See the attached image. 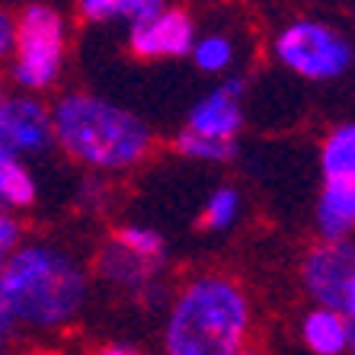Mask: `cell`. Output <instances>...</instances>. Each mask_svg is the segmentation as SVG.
I'll use <instances>...</instances> for the list:
<instances>
[{
	"label": "cell",
	"mask_w": 355,
	"mask_h": 355,
	"mask_svg": "<svg viewBox=\"0 0 355 355\" xmlns=\"http://www.w3.org/2000/svg\"><path fill=\"white\" fill-rule=\"evenodd\" d=\"M55 144V112L39 96H3L0 103V157H45Z\"/></svg>",
	"instance_id": "8992f818"
},
{
	"label": "cell",
	"mask_w": 355,
	"mask_h": 355,
	"mask_svg": "<svg viewBox=\"0 0 355 355\" xmlns=\"http://www.w3.org/2000/svg\"><path fill=\"white\" fill-rule=\"evenodd\" d=\"M243 93H247L243 77H224L205 99H198L192 106L186 128L202 138L237 144V135L243 132V106H240Z\"/></svg>",
	"instance_id": "30bf717a"
},
{
	"label": "cell",
	"mask_w": 355,
	"mask_h": 355,
	"mask_svg": "<svg viewBox=\"0 0 355 355\" xmlns=\"http://www.w3.org/2000/svg\"><path fill=\"white\" fill-rule=\"evenodd\" d=\"M67 23L51 3H23L17 17V51L10 58V80L26 93L55 87L64 67Z\"/></svg>",
	"instance_id": "277c9868"
},
{
	"label": "cell",
	"mask_w": 355,
	"mask_h": 355,
	"mask_svg": "<svg viewBox=\"0 0 355 355\" xmlns=\"http://www.w3.org/2000/svg\"><path fill=\"white\" fill-rule=\"evenodd\" d=\"M272 58L304 80H336L352 67L355 49L336 26L323 19H291L272 39Z\"/></svg>",
	"instance_id": "5b68a950"
},
{
	"label": "cell",
	"mask_w": 355,
	"mask_h": 355,
	"mask_svg": "<svg viewBox=\"0 0 355 355\" xmlns=\"http://www.w3.org/2000/svg\"><path fill=\"white\" fill-rule=\"evenodd\" d=\"M23 243H26L23 224L17 221V215H13V211H0V253H3V259L13 257Z\"/></svg>",
	"instance_id": "ffe728a7"
},
{
	"label": "cell",
	"mask_w": 355,
	"mask_h": 355,
	"mask_svg": "<svg viewBox=\"0 0 355 355\" xmlns=\"http://www.w3.org/2000/svg\"><path fill=\"white\" fill-rule=\"evenodd\" d=\"M355 279V240L314 243L301 259V288L314 307L343 311L346 291Z\"/></svg>",
	"instance_id": "52a82bcc"
},
{
	"label": "cell",
	"mask_w": 355,
	"mask_h": 355,
	"mask_svg": "<svg viewBox=\"0 0 355 355\" xmlns=\"http://www.w3.org/2000/svg\"><path fill=\"white\" fill-rule=\"evenodd\" d=\"M164 7L160 0H80L77 3V17L83 23H122L135 26L141 19L154 17L157 10Z\"/></svg>",
	"instance_id": "5bb4252c"
},
{
	"label": "cell",
	"mask_w": 355,
	"mask_h": 355,
	"mask_svg": "<svg viewBox=\"0 0 355 355\" xmlns=\"http://www.w3.org/2000/svg\"><path fill=\"white\" fill-rule=\"evenodd\" d=\"M301 343L307 346V352L314 355H349V333L352 323L343 311L333 307H311L301 323H297Z\"/></svg>",
	"instance_id": "7c38bea8"
},
{
	"label": "cell",
	"mask_w": 355,
	"mask_h": 355,
	"mask_svg": "<svg viewBox=\"0 0 355 355\" xmlns=\"http://www.w3.org/2000/svg\"><path fill=\"white\" fill-rule=\"evenodd\" d=\"M323 182H355V122H343L327 132L320 144Z\"/></svg>",
	"instance_id": "4fadbf2b"
},
{
	"label": "cell",
	"mask_w": 355,
	"mask_h": 355,
	"mask_svg": "<svg viewBox=\"0 0 355 355\" xmlns=\"http://www.w3.org/2000/svg\"><path fill=\"white\" fill-rule=\"evenodd\" d=\"M112 237H116L119 243H125L128 250L141 253V257L164 259L166 263V243H164V237H160L154 227H144V224H122V227L112 231Z\"/></svg>",
	"instance_id": "d6986e66"
},
{
	"label": "cell",
	"mask_w": 355,
	"mask_h": 355,
	"mask_svg": "<svg viewBox=\"0 0 355 355\" xmlns=\"http://www.w3.org/2000/svg\"><path fill=\"white\" fill-rule=\"evenodd\" d=\"M55 144L96 173H125L154 150L150 125L132 109L96 93H67L55 106Z\"/></svg>",
	"instance_id": "3957f363"
},
{
	"label": "cell",
	"mask_w": 355,
	"mask_h": 355,
	"mask_svg": "<svg viewBox=\"0 0 355 355\" xmlns=\"http://www.w3.org/2000/svg\"><path fill=\"white\" fill-rule=\"evenodd\" d=\"M349 355H355V323H352V333H349Z\"/></svg>",
	"instance_id": "cb8c5ba5"
},
{
	"label": "cell",
	"mask_w": 355,
	"mask_h": 355,
	"mask_svg": "<svg viewBox=\"0 0 355 355\" xmlns=\"http://www.w3.org/2000/svg\"><path fill=\"white\" fill-rule=\"evenodd\" d=\"M0 51L7 58H13V51H17V17L10 10L0 13Z\"/></svg>",
	"instance_id": "44dd1931"
},
{
	"label": "cell",
	"mask_w": 355,
	"mask_h": 355,
	"mask_svg": "<svg viewBox=\"0 0 355 355\" xmlns=\"http://www.w3.org/2000/svg\"><path fill=\"white\" fill-rule=\"evenodd\" d=\"M253 307L240 282L221 272L186 279L170 297L164 355H243L250 349Z\"/></svg>",
	"instance_id": "7a4b0ae2"
},
{
	"label": "cell",
	"mask_w": 355,
	"mask_h": 355,
	"mask_svg": "<svg viewBox=\"0 0 355 355\" xmlns=\"http://www.w3.org/2000/svg\"><path fill=\"white\" fill-rule=\"evenodd\" d=\"M234 39L224 33H208V35H198L196 49H192L189 58L196 61L198 71H205V74H224V71H231L234 64Z\"/></svg>",
	"instance_id": "e0dca14e"
},
{
	"label": "cell",
	"mask_w": 355,
	"mask_h": 355,
	"mask_svg": "<svg viewBox=\"0 0 355 355\" xmlns=\"http://www.w3.org/2000/svg\"><path fill=\"white\" fill-rule=\"evenodd\" d=\"M93 355H141L135 346H128V343H109V346H99Z\"/></svg>",
	"instance_id": "7402d4cb"
},
{
	"label": "cell",
	"mask_w": 355,
	"mask_h": 355,
	"mask_svg": "<svg viewBox=\"0 0 355 355\" xmlns=\"http://www.w3.org/2000/svg\"><path fill=\"white\" fill-rule=\"evenodd\" d=\"M343 314L349 317V323H355V279H352V285H349V291H346V304H343Z\"/></svg>",
	"instance_id": "603a6c76"
},
{
	"label": "cell",
	"mask_w": 355,
	"mask_h": 355,
	"mask_svg": "<svg viewBox=\"0 0 355 355\" xmlns=\"http://www.w3.org/2000/svg\"><path fill=\"white\" fill-rule=\"evenodd\" d=\"M35 196H39V186H35V176L29 173L26 160L0 157V208L23 211V208L35 205Z\"/></svg>",
	"instance_id": "9a60e30c"
},
{
	"label": "cell",
	"mask_w": 355,
	"mask_h": 355,
	"mask_svg": "<svg viewBox=\"0 0 355 355\" xmlns=\"http://www.w3.org/2000/svg\"><path fill=\"white\" fill-rule=\"evenodd\" d=\"M90 275L71 250L29 240L0 266V333H51L77 320Z\"/></svg>",
	"instance_id": "6da1fadb"
},
{
	"label": "cell",
	"mask_w": 355,
	"mask_h": 355,
	"mask_svg": "<svg viewBox=\"0 0 355 355\" xmlns=\"http://www.w3.org/2000/svg\"><path fill=\"white\" fill-rule=\"evenodd\" d=\"M173 150L182 154V157H189V160H202V164H227V160H234V154H237V144L202 138V135L182 128V132H176V138H173Z\"/></svg>",
	"instance_id": "2e32d148"
},
{
	"label": "cell",
	"mask_w": 355,
	"mask_h": 355,
	"mask_svg": "<svg viewBox=\"0 0 355 355\" xmlns=\"http://www.w3.org/2000/svg\"><path fill=\"white\" fill-rule=\"evenodd\" d=\"M198 42L196 19L180 7H160L154 17L128 26V51L141 61H160V58H182L192 55Z\"/></svg>",
	"instance_id": "9c48e42d"
},
{
	"label": "cell",
	"mask_w": 355,
	"mask_h": 355,
	"mask_svg": "<svg viewBox=\"0 0 355 355\" xmlns=\"http://www.w3.org/2000/svg\"><path fill=\"white\" fill-rule=\"evenodd\" d=\"M243 355H263V352H259V349H253V346H250V349H247V352H243Z\"/></svg>",
	"instance_id": "d4e9b609"
},
{
	"label": "cell",
	"mask_w": 355,
	"mask_h": 355,
	"mask_svg": "<svg viewBox=\"0 0 355 355\" xmlns=\"http://www.w3.org/2000/svg\"><path fill=\"white\" fill-rule=\"evenodd\" d=\"M237 215H240V192L234 186H218L208 196L205 208H202L198 227L202 231H231L237 224Z\"/></svg>",
	"instance_id": "ac0fdd59"
},
{
	"label": "cell",
	"mask_w": 355,
	"mask_h": 355,
	"mask_svg": "<svg viewBox=\"0 0 355 355\" xmlns=\"http://www.w3.org/2000/svg\"><path fill=\"white\" fill-rule=\"evenodd\" d=\"M164 259H148L128 250L125 243H119L112 234L109 240L99 247L96 253V275L106 285H112L116 291H125V295L135 297H148L150 304H160V297H166V285L160 282V272H164Z\"/></svg>",
	"instance_id": "ba28073f"
},
{
	"label": "cell",
	"mask_w": 355,
	"mask_h": 355,
	"mask_svg": "<svg viewBox=\"0 0 355 355\" xmlns=\"http://www.w3.org/2000/svg\"><path fill=\"white\" fill-rule=\"evenodd\" d=\"M317 234L323 243H343L355 234V182H323L317 198Z\"/></svg>",
	"instance_id": "8fae6325"
}]
</instances>
